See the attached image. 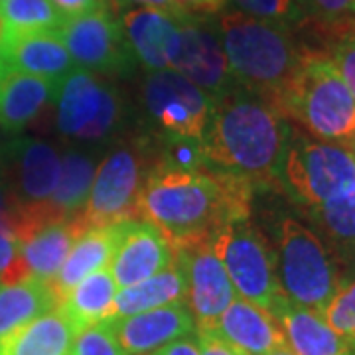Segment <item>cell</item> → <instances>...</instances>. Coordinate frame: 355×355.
<instances>
[{"mask_svg": "<svg viewBox=\"0 0 355 355\" xmlns=\"http://www.w3.org/2000/svg\"><path fill=\"white\" fill-rule=\"evenodd\" d=\"M253 186L241 178L162 164L144 178L137 217L158 229L172 251L214 239L227 221L249 217Z\"/></svg>", "mask_w": 355, "mask_h": 355, "instance_id": "6da1fadb", "label": "cell"}, {"mask_svg": "<svg viewBox=\"0 0 355 355\" xmlns=\"http://www.w3.org/2000/svg\"><path fill=\"white\" fill-rule=\"evenodd\" d=\"M291 142L284 114L247 89L217 97L200 146L202 164L231 174L253 188L282 184V164Z\"/></svg>", "mask_w": 355, "mask_h": 355, "instance_id": "7a4b0ae2", "label": "cell"}, {"mask_svg": "<svg viewBox=\"0 0 355 355\" xmlns=\"http://www.w3.org/2000/svg\"><path fill=\"white\" fill-rule=\"evenodd\" d=\"M217 30L235 83L277 109L282 91L302 60V50L291 36L288 26L235 10L221 14Z\"/></svg>", "mask_w": 355, "mask_h": 355, "instance_id": "3957f363", "label": "cell"}, {"mask_svg": "<svg viewBox=\"0 0 355 355\" xmlns=\"http://www.w3.org/2000/svg\"><path fill=\"white\" fill-rule=\"evenodd\" d=\"M277 111L326 142L347 148L355 142V99L324 51L302 50L300 65L282 91Z\"/></svg>", "mask_w": 355, "mask_h": 355, "instance_id": "277c9868", "label": "cell"}, {"mask_svg": "<svg viewBox=\"0 0 355 355\" xmlns=\"http://www.w3.org/2000/svg\"><path fill=\"white\" fill-rule=\"evenodd\" d=\"M275 257L282 294L294 304L324 316L345 284L322 239L300 221L286 217L279 227V251Z\"/></svg>", "mask_w": 355, "mask_h": 355, "instance_id": "5b68a950", "label": "cell"}, {"mask_svg": "<svg viewBox=\"0 0 355 355\" xmlns=\"http://www.w3.org/2000/svg\"><path fill=\"white\" fill-rule=\"evenodd\" d=\"M214 249L237 296L272 314L284 296L277 277V257L249 217L227 221L216 233Z\"/></svg>", "mask_w": 355, "mask_h": 355, "instance_id": "8992f818", "label": "cell"}, {"mask_svg": "<svg viewBox=\"0 0 355 355\" xmlns=\"http://www.w3.org/2000/svg\"><path fill=\"white\" fill-rule=\"evenodd\" d=\"M282 184L310 209L355 191L354 153L326 140L291 137L282 164Z\"/></svg>", "mask_w": 355, "mask_h": 355, "instance_id": "52a82bcc", "label": "cell"}, {"mask_svg": "<svg viewBox=\"0 0 355 355\" xmlns=\"http://www.w3.org/2000/svg\"><path fill=\"white\" fill-rule=\"evenodd\" d=\"M144 105L153 119L176 140L202 142L216 99L176 69L150 71L142 85Z\"/></svg>", "mask_w": 355, "mask_h": 355, "instance_id": "ba28073f", "label": "cell"}, {"mask_svg": "<svg viewBox=\"0 0 355 355\" xmlns=\"http://www.w3.org/2000/svg\"><path fill=\"white\" fill-rule=\"evenodd\" d=\"M140 188L139 156L130 148H116L95 170L87 202L71 221L85 233L87 229L137 219Z\"/></svg>", "mask_w": 355, "mask_h": 355, "instance_id": "9c48e42d", "label": "cell"}, {"mask_svg": "<svg viewBox=\"0 0 355 355\" xmlns=\"http://www.w3.org/2000/svg\"><path fill=\"white\" fill-rule=\"evenodd\" d=\"M77 67L91 73H127L135 55L109 6L65 18L58 30Z\"/></svg>", "mask_w": 355, "mask_h": 355, "instance_id": "30bf717a", "label": "cell"}, {"mask_svg": "<svg viewBox=\"0 0 355 355\" xmlns=\"http://www.w3.org/2000/svg\"><path fill=\"white\" fill-rule=\"evenodd\" d=\"M58 128L83 140H99L114 127L121 101L109 83L76 67L58 85Z\"/></svg>", "mask_w": 355, "mask_h": 355, "instance_id": "8fae6325", "label": "cell"}, {"mask_svg": "<svg viewBox=\"0 0 355 355\" xmlns=\"http://www.w3.org/2000/svg\"><path fill=\"white\" fill-rule=\"evenodd\" d=\"M174 259L186 277V304L193 316L196 330H214L219 316L237 298L227 270L216 254L214 239L184 245L174 251Z\"/></svg>", "mask_w": 355, "mask_h": 355, "instance_id": "7c38bea8", "label": "cell"}, {"mask_svg": "<svg viewBox=\"0 0 355 355\" xmlns=\"http://www.w3.org/2000/svg\"><path fill=\"white\" fill-rule=\"evenodd\" d=\"M172 69L214 99L237 87L219 30L205 16L184 14L180 18V51Z\"/></svg>", "mask_w": 355, "mask_h": 355, "instance_id": "4fadbf2b", "label": "cell"}, {"mask_svg": "<svg viewBox=\"0 0 355 355\" xmlns=\"http://www.w3.org/2000/svg\"><path fill=\"white\" fill-rule=\"evenodd\" d=\"M12 182L6 184L12 200V216L44 207L62 178V158L42 140L20 139L10 144L8 154Z\"/></svg>", "mask_w": 355, "mask_h": 355, "instance_id": "5bb4252c", "label": "cell"}, {"mask_svg": "<svg viewBox=\"0 0 355 355\" xmlns=\"http://www.w3.org/2000/svg\"><path fill=\"white\" fill-rule=\"evenodd\" d=\"M125 355H153L168 343L191 336L196 322L186 302L154 308L109 322Z\"/></svg>", "mask_w": 355, "mask_h": 355, "instance_id": "9a60e30c", "label": "cell"}, {"mask_svg": "<svg viewBox=\"0 0 355 355\" xmlns=\"http://www.w3.org/2000/svg\"><path fill=\"white\" fill-rule=\"evenodd\" d=\"M174 261V251L158 229L139 219L125 221L109 270L121 288L150 279Z\"/></svg>", "mask_w": 355, "mask_h": 355, "instance_id": "2e32d148", "label": "cell"}, {"mask_svg": "<svg viewBox=\"0 0 355 355\" xmlns=\"http://www.w3.org/2000/svg\"><path fill=\"white\" fill-rule=\"evenodd\" d=\"M182 16L142 6L123 14L121 28L135 60L150 71L172 69L180 51Z\"/></svg>", "mask_w": 355, "mask_h": 355, "instance_id": "e0dca14e", "label": "cell"}, {"mask_svg": "<svg viewBox=\"0 0 355 355\" xmlns=\"http://www.w3.org/2000/svg\"><path fill=\"white\" fill-rule=\"evenodd\" d=\"M0 62L4 69H16L55 83L77 67L58 30L4 32L0 42Z\"/></svg>", "mask_w": 355, "mask_h": 355, "instance_id": "ac0fdd59", "label": "cell"}, {"mask_svg": "<svg viewBox=\"0 0 355 355\" xmlns=\"http://www.w3.org/2000/svg\"><path fill=\"white\" fill-rule=\"evenodd\" d=\"M214 331L243 355H268L286 342L277 318L239 296L219 316Z\"/></svg>", "mask_w": 355, "mask_h": 355, "instance_id": "d6986e66", "label": "cell"}, {"mask_svg": "<svg viewBox=\"0 0 355 355\" xmlns=\"http://www.w3.org/2000/svg\"><path fill=\"white\" fill-rule=\"evenodd\" d=\"M272 316L296 355H355L349 342L331 330L324 318L294 304L286 296L280 298Z\"/></svg>", "mask_w": 355, "mask_h": 355, "instance_id": "ffe728a7", "label": "cell"}, {"mask_svg": "<svg viewBox=\"0 0 355 355\" xmlns=\"http://www.w3.org/2000/svg\"><path fill=\"white\" fill-rule=\"evenodd\" d=\"M123 227H125V221L114 223V225H105V227L87 229L77 239L65 259L64 266L60 268L55 279L50 282L55 302H60L65 294L71 288H76L85 277L109 266L119 239H121Z\"/></svg>", "mask_w": 355, "mask_h": 355, "instance_id": "44dd1931", "label": "cell"}, {"mask_svg": "<svg viewBox=\"0 0 355 355\" xmlns=\"http://www.w3.org/2000/svg\"><path fill=\"white\" fill-rule=\"evenodd\" d=\"M55 81L4 69L0 76V127L8 132H18L30 125L46 105L55 101Z\"/></svg>", "mask_w": 355, "mask_h": 355, "instance_id": "7402d4cb", "label": "cell"}, {"mask_svg": "<svg viewBox=\"0 0 355 355\" xmlns=\"http://www.w3.org/2000/svg\"><path fill=\"white\" fill-rule=\"evenodd\" d=\"M186 294H188L186 277L174 259L158 275L116 292L114 302L109 308L105 322L135 316V314L148 312V310L162 308V306L186 302Z\"/></svg>", "mask_w": 355, "mask_h": 355, "instance_id": "603a6c76", "label": "cell"}, {"mask_svg": "<svg viewBox=\"0 0 355 355\" xmlns=\"http://www.w3.org/2000/svg\"><path fill=\"white\" fill-rule=\"evenodd\" d=\"M83 233L69 221H55L38 229L20 243V253L28 268V275L50 284L64 266L71 247Z\"/></svg>", "mask_w": 355, "mask_h": 355, "instance_id": "cb8c5ba5", "label": "cell"}, {"mask_svg": "<svg viewBox=\"0 0 355 355\" xmlns=\"http://www.w3.org/2000/svg\"><path fill=\"white\" fill-rule=\"evenodd\" d=\"M77 331L53 308L0 342V355H69Z\"/></svg>", "mask_w": 355, "mask_h": 355, "instance_id": "d4e9b609", "label": "cell"}, {"mask_svg": "<svg viewBox=\"0 0 355 355\" xmlns=\"http://www.w3.org/2000/svg\"><path fill=\"white\" fill-rule=\"evenodd\" d=\"M116 292H119V284L113 279L111 270L105 266L81 280L76 288L65 294L55 308L79 334L89 326L105 322Z\"/></svg>", "mask_w": 355, "mask_h": 355, "instance_id": "484cf974", "label": "cell"}, {"mask_svg": "<svg viewBox=\"0 0 355 355\" xmlns=\"http://www.w3.org/2000/svg\"><path fill=\"white\" fill-rule=\"evenodd\" d=\"M55 306L51 286L44 280L28 277L18 282L0 284V342Z\"/></svg>", "mask_w": 355, "mask_h": 355, "instance_id": "4316f807", "label": "cell"}, {"mask_svg": "<svg viewBox=\"0 0 355 355\" xmlns=\"http://www.w3.org/2000/svg\"><path fill=\"white\" fill-rule=\"evenodd\" d=\"M93 178H95V166L87 156L76 150L65 154L60 184L46 203L48 211L58 221L73 219L87 202Z\"/></svg>", "mask_w": 355, "mask_h": 355, "instance_id": "83f0119b", "label": "cell"}, {"mask_svg": "<svg viewBox=\"0 0 355 355\" xmlns=\"http://www.w3.org/2000/svg\"><path fill=\"white\" fill-rule=\"evenodd\" d=\"M0 18L6 32L60 30L65 20L51 0H0Z\"/></svg>", "mask_w": 355, "mask_h": 355, "instance_id": "f1b7e54d", "label": "cell"}, {"mask_svg": "<svg viewBox=\"0 0 355 355\" xmlns=\"http://www.w3.org/2000/svg\"><path fill=\"white\" fill-rule=\"evenodd\" d=\"M312 211L336 241L355 245V191Z\"/></svg>", "mask_w": 355, "mask_h": 355, "instance_id": "f546056e", "label": "cell"}, {"mask_svg": "<svg viewBox=\"0 0 355 355\" xmlns=\"http://www.w3.org/2000/svg\"><path fill=\"white\" fill-rule=\"evenodd\" d=\"M225 2H231L237 8V12L268 20L275 24L292 26L306 18V12L294 0H225Z\"/></svg>", "mask_w": 355, "mask_h": 355, "instance_id": "4dcf8cb0", "label": "cell"}, {"mask_svg": "<svg viewBox=\"0 0 355 355\" xmlns=\"http://www.w3.org/2000/svg\"><path fill=\"white\" fill-rule=\"evenodd\" d=\"M69 355H125L109 322H99L81 330L73 340Z\"/></svg>", "mask_w": 355, "mask_h": 355, "instance_id": "1f68e13d", "label": "cell"}, {"mask_svg": "<svg viewBox=\"0 0 355 355\" xmlns=\"http://www.w3.org/2000/svg\"><path fill=\"white\" fill-rule=\"evenodd\" d=\"M324 320L331 330L343 340H352L355 336V282L349 286H343L336 294L330 306L324 312Z\"/></svg>", "mask_w": 355, "mask_h": 355, "instance_id": "d6a6232c", "label": "cell"}, {"mask_svg": "<svg viewBox=\"0 0 355 355\" xmlns=\"http://www.w3.org/2000/svg\"><path fill=\"white\" fill-rule=\"evenodd\" d=\"M328 55L355 99V30L331 42V51Z\"/></svg>", "mask_w": 355, "mask_h": 355, "instance_id": "836d02e7", "label": "cell"}, {"mask_svg": "<svg viewBox=\"0 0 355 355\" xmlns=\"http://www.w3.org/2000/svg\"><path fill=\"white\" fill-rule=\"evenodd\" d=\"M310 12L318 22H340L355 18V0H310Z\"/></svg>", "mask_w": 355, "mask_h": 355, "instance_id": "e575fe53", "label": "cell"}, {"mask_svg": "<svg viewBox=\"0 0 355 355\" xmlns=\"http://www.w3.org/2000/svg\"><path fill=\"white\" fill-rule=\"evenodd\" d=\"M200 355H243L214 330H198Z\"/></svg>", "mask_w": 355, "mask_h": 355, "instance_id": "d590c367", "label": "cell"}, {"mask_svg": "<svg viewBox=\"0 0 355 355\" xmlns=\"http://www.w3.org/2000/svg\"><path fill=\"white\" fill-rule=\"evenodd\" d=\"M51 4L64 14L65 18H71V16H77V14L105 8L107 0H51Z\"/></svg>", "mask_w": 355, "mask_h": 355, "instance_id": "8d00e7d4", "label": "cell"}, {"mask_svg": "<svg viewBox=\"0 0 355 355\" xmlns=\"http://www.w3.org/2000/svg\"><path fill=\"white\" fill-rule=\"evenodd\" d=\"M174 4L184 14L205 16V14L219 12L225 6V0H174Z\"/></svg>", "mask_w": 355, "mask_h": 355, "instance_id": "74e56055", "label": "cell"}, {"mask_svg": "<svg viewBox=\"0 0 355 355\" xmlns=\"http://www.w3.org/2000/svg\"><path fill=\"white\" fill-rule=\"evenodd\" d=\"M153 355H200V345H198V340L188 336V338L168 343L162 349L154 352Z\"/></svg>", "mask_w": 355, "mask_h": 355, "instance_id": "f35d334b", "label": "cell"}, {"mask_svg": "<svg viewBox=\"0 0 355 355\" xmlns=\"http://www.w3.org/2000/svg\"><path fill=\"white\" fill-rule=\"evenodd\" d=\"M10 221H12V200L6 188V182L0 174V231H10Z\"/></svg>", "mask_w": 355, "mask_h": 355, "instance_id": "ab89813d", "label": "cell"}, {"mask_svg": "<svg viewBox=\"0 0 355 355\" xmlns=\"http://www.w3.org/2000/svg\"><path fill=\"white\" fill-rule=\"evenodd\" d=\"M119 4H137V6H142V8H158V10H166V12L178 14L182 16V10L174 4V0H116Z\"/></svg>", "mask_w": 355, "mask_h": 355, "instance_id": "60d3db41", "label": "cell"}, {"mask_svg": "<svg viewBox=\"0 0 355 355\" xmlns=\"http://www.w3.org/2000/svg\"><path fill=\"white\" fill-rule=\"evenodd\" d=\"M268 355H296V354L292 352L291 345L284 342V343H280L277 349H272V352H270V354H268Z\"/></svg>", "mask_w": 355, "mask_h": 355, "instance_id": "b9f144b4", "label": "cell"}, {"mask_svg": "<svg viewBox=\"0 0 355 355\" xmlns=\"http://www.w3.org/2000/svg\"><path fill=\"white\" fill-rule=\"evenodd\" d=\"M294 2H296L304 12H310V0H294Z\"/></svg>", "mask_w": 355, "mask_h": 355, "instance_id": "7bdbcfd3", "label": "cell"}, {"mask_svg": "<svg viewBox=\"0 0 355 355\" xmlns=\"http://www.w3.org/2000/svg\"><path fill=\"white\" fill-rule=\"evenodd\" d=\"M4 32H6V28H4V22H2V18H0V42L4 38Z\"/></svg>", "mask_w": 355, "mask_h": 355, "instance_id": "ee69618b", "label": "cell"}, {"mask_svg": "<svg viewBox=\"0 0 355 355\" xmlns=\"http://www.w3.org/2000/svg\"><path fill=\"white\" fill-rule=\"evenodd\" d=\"M2 71H4V65H2V62H0V76H2Z\"/></svg>", "mask_w": 355, "mask_h": 355, "instance_id": "f6af8a7d", "label": "cell"}, {"mask_svg": "<svg viewBox=\"0 0 355 355\" xmlns=\"http://www.w3.org/2000/svg\"><path fill=\"white\" fill-rule=\"evenodd\" d=\"M349 150H352V153H354V156H355V142L352 144V148H349Z\"/></svg>", "mask_w": 355, "mask_h": 355, "instance_id": "bcb514c9", "label": "cell"}]
</instances>
